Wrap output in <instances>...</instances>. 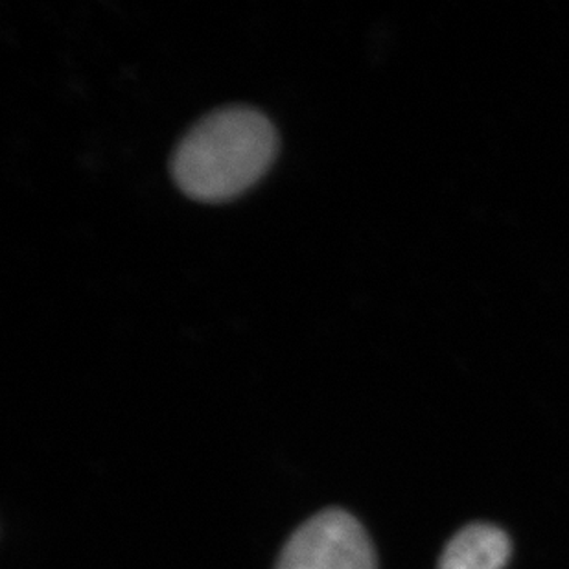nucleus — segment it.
I'll use <instances>...</instances> for the list:
<instances>
[{
  "mask_svg": "<svg viewBox=\"0 0 569 569\" xmlns=\"http://www.w3.org/2000/svg\"><path fill=\"white\" fill-rule=\"evenodd\" d=\"M274 569H378V559L360 521L332 507L296 529Z\"/></svg>",
  "mask_w": 569,
  "mask_h": 569,
  "instance_id": "f03ea898",
  "label": "nucleus"
},
{
  "mask_svg": "<svg viewBox=\"0 0 569 569\" xmlns=\"http://www.w3.org/2000/svg\"><path fill=\"white\" fill-rule=\"evenodd\" d=\"M279 151L277 129L248 106L216 109L173 151V181L189 198L223 203L251 189Z\"/></svg>",
  "mask_w": 569,
  "mask_h": 569,
  "instance_id": "f257e3e1",
  "label": "nucleus"
},
{
  "mask_svg": "<svg viewBox=\"0 0 569 569\" xmlns=\"http://www.w3.org/2000/svg\"><path fill=\"white\" fill-rule=\"evenodd\" d=\"M509 555L506 532L487 523H473L451 538L439 569H503Z\"/></svg>",
  "mask_w": 569,
  "mask_h": 569,
  "instance_id": "7ed1b4c3",
  "label": "nucleus"
}]
</instances>
